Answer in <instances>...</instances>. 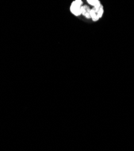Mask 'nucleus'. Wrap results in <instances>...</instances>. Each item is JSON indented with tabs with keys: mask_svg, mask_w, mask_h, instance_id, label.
Masks as SVG:
<instances>
[{
	"mask_svg": "<svg viewBox=\"0 0 134 151\" xmlns=\"http://www.w3.org/2000/svg\"><path fill=\"white\" fill-rule=\"evenodd\" d=\"M83 6V1L81 0H76L72 1L70 6V12L76 17H79L82 15L81 7Z\"/></svg>",
	"mask_w": 134,
	"mask_h": 151,
	"instance_id": "1",
	"label": "nucleus"
},
{
	"mask_svg": "<svg viewBox=\"0 0 134 151\" xmlns=\"http://www.w3.org/2000/svg\"><path fill=\"white\" fill-rule=\"evenodd\" d=\"M90 11L91 9L88 6H82L81 7V12L82 15H83L85 18L87 19H90Z\"/></svg>",
	"mask_w": 134,
	"mask_h": 151,
	"instance_id": "2",
	"label": "nucleus"
},
{
	"mask_svg": "<svg viewBox=\"0 0 134 151\" xmlns=\"http://www.w3.org/2000/svg\"><path fill=\"white\" fill-rule=\"evenodd\" d=\"M87 3L90 5L93 6V8L95 9L97 11H98L100 8L102 6L101 3L99 0H88Z\"/></svg>",
	"mask_w": 134,
	"mask_h": 151,
	"instance_id": "3",
	"label": "nucleus"
},
{
	"mask_svg": "<svg viewBox=\"0 0 134 151\" xmlns=\"http://www.w3.org/2000/svg\"><path fill=\"white\" fill-rule=\"evenodd\" d=\"M90 17H91V18L92 19V20L94 22L98 21L100 19L98 17V15H97V11L95 9H94V8L91 9Z\"/></svg>",
	"mask_w": 134,
	"mask_h": 151,
	"instance_id": "4",
	"label": "nucleus"
},
{
	"mask_svg": "<svg viewBox=\"0 0 134 151\" xmlns=\"http://www.w3.org/2000/svg\"><path fill=\"white\" fill-rule=\"evenodd\" d=\"M103 14H104V9H103V6H102L100 8V9L97 11V15H98V17L99 18V19L102 18Z\"/></svg>",
	"mask_w": 134,
	"mask_h": 151,
	"instance_id": "5",
	"label": "nucleus"
}]
</instances>
